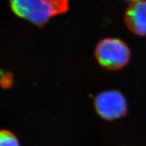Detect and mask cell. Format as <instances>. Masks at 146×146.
Returning <instances> with one entry per match:
<instances>
[{"instance_id": "cell-1", "label": "cell", "mask_w": 146, "mask_h": 146, "mask_svg": "<svg viewBox=\"0 0 146 146\" xmlns=\"http://www.w3.org/2000/svg\"><path fill=\"white\" fill-rule=\"evenodd\" d=\"M12 12L38 27L51 18L68 12L69 0H9Z\"/></svg>"}, {"instance_id": "cell-2", "label": "cell", "mask_w": 146, "mask_h": 146, "mask_svg": "<svg viewBox=\"0 0 146 146\" xmlns=\"http://www.w3.org/2000/svg\"><path fill=\"white\" fill-rule=\"evenodd\" d=\"M98 62L104 68L116 70L129 62L131 52L125 42L117 38H105L99 41L95 50Z\"/></svg>"}, {"instance_id": "cell-3", "label": "cell", "mask_w": 146, "mask_h": 146, "mask_svg": "<svg viewBox=\"0 0 146 146\" xmlns=\"http://www.w3.org/2000/svg\"><path fill=\"white\" fill-rule=\"evenodd\" d=\"M94 107L100 117L109 121L123 118L127 112L125 98L116 90L106 91L98 94L94 99Z\"/></svg>"}, {"instance_id": "cell-4", "label": "cell", "mask_w": 146, "mask_h": 146, "mask_svg": "<svg viewBox=\"0 0 146 146\" xmlns=\"http://www.w3.org/2000/svg\"><path fill=\"white\" fill-rule=\"evenodd\" d=\"M128 29L139 36H146V0L133 1L125 13Z\"/></svg>"}, {"instance_id": "cell-5", "label": "cell", "mask_w": 146, "mask_h": 146, "mask_svg": "<svg viewBox=\"0 0 146 146\" xmlns=\"http://www.w3.org/2000/svg\"><path fill=\"white\" fill-rule=\"evenodd\" d=\"M0 146H21L18 138L8 130H1L0 133Z\"/></svg>"}, {"instance_id": "cell-6", "label": "cell", "mask_w": 146, "mask_h": 146, "mask_svg": "<svg viewBox=\"0 0 146 146\" xmlns=\"http://www.w3.org/2000/svg\"><path fill=\"white\" fill-rule=\"evenodd\" d=\"M13 83V76L10 72H1V87L4 89L10 88Z\"/></svg>"}, {"instance_id": "cell-7", "label": "cell", "mask_w": 146, "mask_h": 146, "mask_svg": "<svg viewBox=\"0 0 146 146\" xmlns=\"http://www.w3.org/2000/svg\"><path fill=\"white\" fill-rule=\"evenodd\" d=\"M131 1H132L133 2V1H139V0H131Z\"/></svg>"}]
</instances>
